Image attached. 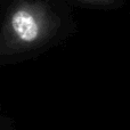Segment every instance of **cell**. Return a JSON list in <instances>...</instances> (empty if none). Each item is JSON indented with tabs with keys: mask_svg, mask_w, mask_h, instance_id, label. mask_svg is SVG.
I'll use <instances>...</instances> for the list:
<instances>
[{
	"mask_svg": "<svg viewBox=\"0 0 130 130\" xmlns=\"http://www.w3.org/2000/svg\"><path fill=\"white\" fill-rule=\"evenodd\" d=\"M75 29L66 0H0V66L36 58Z\"/></svg>",
	"mask_w": 130,
	"mask_h": 130,
	"instance_id": "6da1fadb",
	"label": "cell"
},
{
	"mask_svg": "<svg viewBox=\"0 0 130 130\" xmlns=\"http://www.w3.org/2000/svg\"><path fill=\"white\" fill-rule=\"evenodd\" d=\"M95 9H117L123 5L124 0H66Z\"/></svg>",
	"mask_w": 130,
	"mask_h": 130,
	"instance_id": "7a4b0ae2",
	"label": "cell"
},
{
	"mask_svg": "<svg viewBox=\"0 0 130 130\" xmlns=\"http://www.w3.org/2000/svg\"><path fill=\"white\" fill-rule=\"evenodd\" d=\"M0 130H15L11 119L1 112H0Z\"/></svg>",
	"mask_w": 130,
	"mask_h": 130,
	"instance_id": "3957f363",
	"label": "cell"
}]
</instances>
